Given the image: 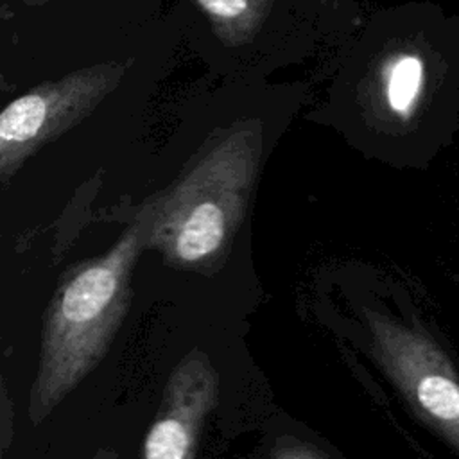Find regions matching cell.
<instances>
[{
	"label": "cell",
	"mask_w": 459,
	"mask_h": 459,
	"mask_svg": "<svg viewBox=\"0 0 459 459\" xmlns=\"http://www.w3.org/2000/svg\"><path fill=\"white\" fill-rule=\"evenodd\" d=\"M425 88V63L418 54L403 52L389 61L384 72V95L389 109L407 118L420 104Z\"/></svg>",
	"instance_id": "6"
},
{
	"label": "cell",
	"mask_w": 459,
	"mask_h": 459,
	"mask_svg": "<svg viewBox=\"0 0 459 459\" xmlns=\"http://www.w3.org/2000/svg\"><path fill=\"white\" fill-rule=\"evenodd\" d=\"M371 350L407 402L459 450V377L439 344L421 328L364 310Z\"/></svg>",
	"instance_id": "3"
},
{
	"label": "cell",
	"mask_w": 459,
	"mask_h": 459,
	"mask_svg": "<svg viewBox=\"0 0 459 459\" xmlns=\"http://www.w3.org/2000/svg\"><path fill=\"white\" fill-rule=\"evenodd\" d=\"M124 66L95 65L59 81L38 84L0 115V179L4 185L39 147L81 122L117 88Z\"/></svg>",
	"instance_id": "4"
},
{
	"label": "cell",
	"mask_w": 459,
	"mask_h": 459,
	"mask_svg": "<svg viewBox=\"0 0 459 459\" xmlns=\"http://www.w3.org/2000/svg\"><path fill=\"white\" fill-rule=\"evenodd\" d=\"M23 2H27V4H45L48 0H23Z\"/></svg>",
	"instance_id": "10"
},
{
	"label": "cell",
	"mask_w": 459,
	"mask_h": 459,
	"mask_svg": "<svg viewBox=\"0 0 459 459\" xmlns=\"http://www.w3.org/2000/svg\"><path fill=\"white\" fill-rule=\"evenodd\" d=\"M145 217L131 224L102 256L72 265L47 305L29 416L41 423L104 359L133 298V271L145 249Z\"/></svg>",
	"instance_id": "1"
},
{
	"label": "cell",
	"mask_w": 459,
	"mask_h": 459,
	"mask_svg": "<svg viewBox=\"0 0 459 459\" xmlns=\"http://www.w3.org/2000/svg\"><path fill=\"white\" fill-rule=\"evenodd\" d=\"M219 402V373L204 351L192 350L172 369L142 459H195L199 437Z\"/></svg>",
	"instance_id": "5"
},
{
	"label": "cell",
	"mask_w": 459,
	"mask_h": 459,
	"mask_svg": "<svg viewBox=\"0 0 459 459\" xmlns=\"http://www.w3.org/2000/svg\"><path fill=\"white\" fill-rule=\"evenodd\" d=\"M269 459H328L319 448L301 443V441H280L273 450Z\"/></svg>",
	"instance_id": "8"
},
{
	"label": "cell",
	"mask_w": 459,
	"mask_h": 459,
	"mask_svg": "<svg viewBox=\"0 0 459 459\" xmlns=\"http://www.w3.org/2000/svg\"><path fill=\"white\" fill-rule=\"evenodd\" d=\"M260 127L240 126L206 145L195 161L140 212L145 249L169 267L212 274L231 251L256 183Z\"/></svg>",
	"instance_id": "2"
},
{
	"label": "cell",
	"mask_w": 459,
	"mask_h": 459,
	"mask_svg": "<svg viewBox=\"0 0 459 459\" xmlns=\"http://www.w3.org/2000/svg\"><path fill=\"white\" fill-rule=\"evenodd\" d=\"M91 459H118V457H117V454L113 450L102 448V450H97V454Z\"/></svg>",
	"instance_id": "9"
},
{
	"label": "cell",
	"mask_w": 459,
	"mask_h": 459,
	"mask_svg": "<svg viewBox=\"0 0 459 459\" xmlns=\"http://www.w3.org/2000/svg\"><path fill=\"white\" fill-rule=\"evenodd\" d=\"M213 30L230 45L247 41L260 27L271 0H197Z\"/></svg>",
	"instance_id": "7"
}]
</instances>
